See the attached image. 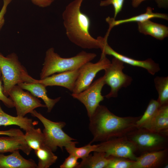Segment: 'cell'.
I'll return each instance as SVG.
<instances>
[{
	"label": "cell",
	"mask_w": 168,
	"mask_h": 168,
	"mask_svg": "<svg viewBox=\"0 0 168 168\" xmlns=\"http://www.w3.org/2000/svg\"><path fill=\"white\" fill-rule=\"evenodd\" d=\"M161 105L157 100L151 99L143 115L136 122L137 128L149 129L151 124Z\"/></svg>",
	"instance_id": "44dd1931"
},
{
	"label": "cell",
	"mask_w": 168,
	"mask_h": 168,
	"mask_svg": "<svg viewBox=\"0 0 168 168\" xmlns=\"http://www.w3.org/2000/svg\"><path fill=\"white\" fill-rule=\"evenodd\" d=\"M160 8H166L168 7V0H155Z\"/></svg>",
	"instance_id": "e575fe53"
},
{
	"label": "cell",
	"mask_w": 168,
	"mask_h": 168,
	"mask_svg": "<svg viewBox=\"0 0 168 168\" xmlns=\"http://www.w3.org/2000/svg\"><path fill=\"white\" fill-rule=\"evenodd\" d=\"M109 163L105 168H132L134 161L127 158L109 156Z\"/></svg>",
	"instance_id": "83f0119b"
},
{
	"label": "cell",
	"mask_w": 168,
	"mask_h": 168,
	"mask_svg": "<svg viewBox=\"0 0 168 168\" xmlns=\"http://www.w3.org/2000/svg\"><path fill=\"white\" fill-rule=\"evenodd\" d=\"M99 40L101 53L106 55L112 56L124 63L146 69L148 72L152 75H154L160 70L159 65L151 58L145 60H136L118 53L114 50L108 44V37L100 36L98 37Z\"/></svg>",
	"instance_id": "7c38bea8"
},
{
	"label": "cell",
	"mask_w": 168,
	"mask_h": 168,
	"mask_svg": "<svg viewBox=\"0 0 168 168\" xmlns=\"http://www.w3.org/2000/svg\"><path fill=\"white\" fill-rule=\"evenodd\" d=\"M0 70L3 82V92L8 97L15 85L21 83H33L37 80L28 74L14 53L4 56L0 53Z\"/></svg>",
	"instance_id": "277c9868"
},
{
	"label": "cell",
	"mask_w": 168,
	"mask_h": 168,
	"mask_svg": "<svg viewBox=\"0 0 168 168\" xmlns=\"http://www.w3.org/2000/svg\"><path fill=\"white\" fill-rule=\"evenodd\" d=\"M78 73L79 69L55 73L44 79L37 80L36 82L40 83L46 87L55 86H62L72 92Z\"/></svg>",
	"instance_id": "5bb4252c"
},
{
	"label": "cell",
	"mask_w": 168,
	"mask_h": 168,
	"mask_svg": "<svg viewBox=\"0 0 168 168\" xmlns=\"http://www.w3.org/2000/svg\"><path fill=\"white\" fill-rule=\"evenodd\" d=\"M147 0H132V5L134 8L138 7L143 2Z\"/></svg>",
	"instance_id": "d590c367"
},
{
	"label": "cell",
	"mask_w": 168,
	"mask_h": 168,
	"mask_svg": "<svg viewBox=\"0 0 168 168\" xmlns=\"http://www.w3.org/2000/svg\"><path fill=\"white\" fill-rule=\"evenodd\" d=\"M125 0H104L101 1L100 3L101 7L107 6L112 5L114 9V17L115 19L118 14L121 11Z\"/></svg>",
	"instance_id": "f1b7e54d"
},
{
	"label": "cell",
	"mask_w": 168,
	"mask_h": 168,
	"mask_svg": "<svg viewBox=\"0 0 168 168\" xmlns=\"http://www.w3.org/2000/svg\"><path fill=\"white\" fill-rule=\"evenodd\" d=\"M148 130L168 134V104L160 106Z\"/></svg>",
	"instance_id": "603a6c76"
},
{
	"label": "cell",
	"mask_w": 168,
	"mask_h": 168,
	"mask_svg": "<svg viewBox=\"0 0 168 168\" xmlns=\"http://www.w3.org/2000/svg\"><path fill=\"white\" fill-rule=\"evenodd\" d=\"M35 5L41 7H45L50 6L55 0H30Z\"/></svg>",
	"instance_id": "836d02e7"
},
{
	"label": "cell",
	"mask_w": 168,
	"mask_h": 168,
	"mask_svg": "<svg viewBox=\"0 0 168 168\" xmlns=\"http://www.w3.org/2000/svg\"><path fill=\"white\" fill-rule=\"evenodd\" d=\"M37 167L34 160L24 158L19 150L7 155L0 153V168H37Z\"/></svg>",
	"instance_id": "9a60e30c"
},
{
	"label": "cell",
	"mask_w": 168,
	"mask_h": 168,
	"mask_svg": "<svg viewBox=\"0 0 168 168\" xmlns=\"http://www.w3.org/2000/svg\"><path fill=\"white\" fill-rule=\"evenodd\" d=\"M153 18L168 20V16L166 14L154 12L152 8L148 7L146 8L145 13L129 18L116 20L114 18L109 16L106 19V21L109 25V28L107 33L109 34L110 31L113 27L122 24L131 22H141Z\"/></svg>",
	"instance_id": "2e32d148"
},
{
	"label": "cell",
	"mask_w": 168,
	"mask_h": 168,
	"mask_svg": "<svg viewBox=\"0 0 168 168\" xmlns=\"http://www.w3.org/2000/svg\"><path fill=\"white\" fill-rule=\"evenodd\" d=\"M84 0H74L66 7L62 13L63 24L70 41L84 49L100 48L98 40L90 34V19L81 7Z\"/></svg>",
	"instance_id": "7a4b0ae2"
},
{
	"label": "cell",
	"mask_w": 168,
	"mask_h": 168,
	"mask_svg": "<svg viewBox=\"0 0 168 168\" xmlns=\"http://www.w3.org/2000/svg\"><path fill=\"white\" fill-rule=\"evenodd\" d=\"M24 134L20 129L12 128L6 130H0V135L12 136H23Z\"/></svg>",
	"instance_id": "d6a6232c"
},
{
	"label": "cell",
	"mask_w": 168,
	"mask_h": 168,
	"mask_svg": "<svg viewBox=\"0 0 168 168\" xmlns=\"http://www.w3.org/2000/svg\"><path fill=\"white\" fill-rule=\"evenodd\" d=\"M12 1V0H3V5L0 11V30L4 24V16L7 12L8 6Z\"/></svg>",
	"instance_id": "1f68e13d"
},
{
	"label": "cell",
	"mask_w": 168,
	"mask_h": 168,
	"mask_svg": "<svg viewBox=\"0 0 168 168\" xmlns=\"http://www.w3.org/2000/svg\"><path fill=\"white\" fill-rule=\"evenodd\" d=\"M30 113L42 123L44 127L42 131L44 137V145L53 152L56 151L58 147L63 150V147L76 140L63 131V128L66 125L65 122L52 121L35 110Z\"/></svg>",
	"instance_id": "8992f818"
},
{
	"label": "cell",
	"mask_w": 168,
	"mask_h": 168,
	"mask_svg": "<svg viewBox=\"0 0 168 168\" xmlns=\"http://www.w3.org/2000/svg\"><path fill=\"white\" fill-rule=\"evenodd\" d=\"M137 24L138 31L144 35H150L160 40H162L168 36V27L164 25L150 20Z\"/></svg>",
	"instance_id": "d6986e66"
},
{
	"label": "cell",
	"mask_w": 168,
	"mask_h": 168,
	"mask_svg": "<svg viewBox=\"0 0 168 168\" xmlns=\"http://www.w3.org/2000/svg\"><path fill=\"white\" fill-rule=\"evenodd\" d=\"M154 83L158 94L157 100L161 106L168 104V77H156Z\"/></svg>",
	"instance_id": "484cf974"
},
{
	"label": "cell",
	"mask_w": 168,
	"mask_h": 168,
	"mask_svg": "<svg viewBox=\"0 0 168 168\" xmlns=\"http://www.w3.org/2000/svg\"><path fill=\"white\" fill-rule=\"evenodd\" d=\"M28 146L34 151L44 145V137L39 128H33L26 132L24 136Z\"/></svg>",
	"instance_id": "d4e9b609"
},
{
	"label": "cell",
	"mask_w": 168,
	"mask_h": 168,
	"mask_svg": "<svg viewBox=\"0 0 168 168\" xmlns=\"http://www.w3.org/2000/svg\"><path fill=\"white\" fill-rule=\"evenodd\" d=\"M127 137L135 146L137 152L141 154L168 148V134L146 128H137Z\"/></svg>",
	"instance_id": "5b68a950"
},
{
	"label": "cell",
	"mask_w": 168,
	"mask_h": 168,
	"mask_svg": "<svg viewBox=\"0 0 168 168\" xmlns=\"http://www.w3.org/2000/svg\"><path fill=\"white\" fill-rule=\"evenodd\" d=\"M94 152H104L106 156L123 157L135 161L137 157L135 145L126 136L113 138L96 144Z\"/></svg>",
	"instance_id": "ba28073f"
},
{
	"label": "cell",
	"mask_w": 168,
	"mask_h": 168,
	"mask_svg": "<svg viewBox=\"0 0 168 168\" xmlns=\"http://www.w3.org/2000/svg\"><path fill=\"white\" fill-rule=\"evenodd\" d=\"M9 96L13 102L17 116L24 117L36 108L46 107L37 97L30 93L24 91L17 85L12 88Z\"/></svg>",
	"instance_id": "8fae6325"
},
{
	"label": "cell",
	"mask_w": 168,
	"mask_h": 168,
	"mask_svg": "<svg viewBox=\"0 0 168 168\" xmlns=\"http://www.w3.org/2000/svg\"><path fill=\"white\" fill-rule=\"evenodd\" d=\"M168 148L141 154L137 157L132 168H159L168 164Z\"/></svg>",
	"instance_id": "4fadbf2b"
},
{
	"label": "cell",
	"mask_w": 168,
	"mask_h": 168,
	"mask_svg": "<svg viewBox=\"0 0 168 168\" xmlns=\"http://www.w3.org/2000/svg\"><path fill=\"white\" fill-rule=\"evenodd\" d=\"M96 56L94 53L82 51L73 57H61L51 47L46 52L44 62L40 74V79L56 73L73 70L79 68L85 63L90 62Z\"/></svg>",
	"instance_id": "3957f363"
},
{
	"label": "cell",
	"mask_w": 168,
	"mask_h": 168,
	"mask_svg": "<svg viewBox=\"0 0 168 168\" xmlns=\"http://www.w3.org/2000/svg\"><path fill=\"white\" fill-rule=\"evenodd\" d=\"M37 123V121H33L32 119L27 117L13 116L6 113L0 104V126L16 125L26 132L34 128Z\"/></svg>",
	"instance_id": "ffe728a7"
},
{
	"label": "cell",
	"mask_w": 168,
	"mask_h": 168,
	"mask_svg": "<svg viewBox=\"0 0 168 168\" xmlns=\"http://www.w3.org/2000/svg\"><path fill=\"white\" fill-rule=\"evenodd\" d=\"M94 152L93 155L90 154L82 159L76 168H105L109 162L108 157L104 152Z\"/></svg>",
	"instance_id": "7402d4cb"
},
{
	"label": "cell",
	"mask_w": 168,
	"mask_h": 168,
	"mask_svg": "<svg viewBox=\"0 0 168 168\" xmlns=\"http://www.w3.org/2000/svg\"><path fill=\"white\" fill-rule=\"evenodd\" d=\"M78 142L72 141L65 147L67 152L69 154L74 155L78 159H83L90 154L92 152H94L96 147V145L91 144L90 142L88 144L80 147H76V144Z\"/></svg>",
	"instance_id": "4316f807"
},
{
	"label": "cell",
	"mask_w": 168,
	"mask_h": 168,
	"mask_svg": "<svg viewBox=\"0 0 168 168\" xmlns=\"http://www.w3.org/2000/svg\"><path fill=\"white\" fill-rule=\"evenodd\" d=\"M140 117L118 116L105 106L99 105L89 118V129L93 136L90 142L126 136L137 128L136 123Z\"/></svg>",
	"instance_id": "6da1fadb"
},
{
	"label": "cell",
	"mask_w": 168,
	"mask_h": 168,
	"mask_svg": "<svg viewBox=\"0 0 168 168\" xmlns=\"http://www.w3.org/2000/svg\"><path fill=\"white\" fill-rule=\"evenodd\" d=\"M53 152L44 145L35 151L38 158L37 168H48L56 162L58 157Z\"/></svg>",
	"instance_id": "cb8c5ba5"
},
{
	"label": "cell",
	"mask_w": 168,
	"mask_h": 168,
	"mask_svg": "<svg viewBox=\"0 0 168 168\" xmlns=\"http://www.w3.org/2000/svg\"><path fill=\"white\" fill-rule=\"evenodd\" d=\"M78 159L73 155H69L65 159L63 162L60 166V168H76L79 164Z\"/></svg>",
	"instance_id": "f546056e"
},
{
	"label": "cell",
	"mask_w": 168,
	"mask_h": 168,
	"mask_svg": "<svg viewBox=\"0 0 168 168\" xmlns=\"http://www.w3.org/2000/svg\"><path fill=\"white\" fill-rule=\"evenodd\" d=\"M111 61L106 55L101 53L100 58L97 62H89L79 68V73L72 94H77L88 88L98 72L105 70L110 64Z\"/></svg>",
	"instance_id": "9c48e42d"
},
{
	"label": "cell",
	"mask_w": 168,
	"mask_h": 168,
	"mask_svg": "<svg viewBox=\"0 0 168 168\" xmlns=\"http://www.w3.org/2000/svg\"><path fill=\"white\" fill-rule=\"evenodd\" d=\"M124 68V63L114 57L110 65L104 70L105 84L109 86L111 89L109 93L105 96L106 98L117 97L121 88L126 87L131 83L132 78L123 72Z\"/></svg>",
	"instance_id": "52a82bcc"
},
{
	"label": "cell",
	"mask_w": 168,
	"mask_h": 168,
	"mask_svg": "<svg viewBox=\"0 0 168 168\" xmlns=\"http://www.w3.org/2000/svg\"><path fill=\"white\" fill-rule=\"evenodd\" d=\"M17 85L23 89L29 91L35 97L41 98L46 105L48 113L51 111L54 105L59 101L61 98L60 97L54 99L49 98L47 94L46 86L40 82L21 83Z\"/></svg>",
	"instance_id": "e0dca14e"
},
{
	"label": "cell",
	"mask_w": 168,
	"mask_h": 168,
	"mask_svg": "<svg viewBox=\"0 0 168 168\" xmlns=\"http://www.w3.org/2000/svg\"><path fill=\"white\" fill-rule=\"evenodd\" d=\"M105 84L103 76L95 81L83 91L71 94L74 98L78 100L85 106L89 118L93 114L100 102L104 99L101 92Z\"/></svg>",
	"instance_id": "30bf717a"
},
{
	"label": "cell",
	"mask_w": 168,
	"mask_h": 168,
	"mask_svg": "<svg viewBox=\"0 0 168 168\" xmlns=\"http://www.w3.org/2000/svg\"><path fill=\"white\" fill-rule=\"evenodd\" d=\"M32 149L28 145L23 136L0 137V153L13 152L21 150L29 155Z\"/></svg>",
	"instance_id": "ac0fdd59"
},
{
	"label": "cell",
	"mask_w": 168,
	"mask_h": 168,
	"mask_svg": "<svg viewBox=\"0 0 168 168\" xmlns=\"http://www.w3.org/2000/svg\"><path fill=\"white\" fill-rule=\"evenodd\" d=\"M1 75L0 70V77ZM0 100L7 107L12 108L14 107L13 102L11 99L6 96L3 93V86L0 79Z\"/></svg>",
	"instance_id": "4dcf8cb0"
}]
</instances>
